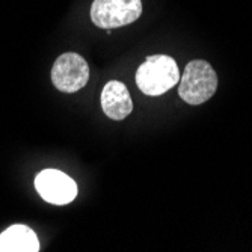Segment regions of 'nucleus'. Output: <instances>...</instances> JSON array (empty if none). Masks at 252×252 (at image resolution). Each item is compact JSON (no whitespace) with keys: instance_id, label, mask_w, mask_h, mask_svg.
Masks as SVG:
<instances>
[{"instance_id":"0eeeda50","label":"nucleus","mask_w":252,"mask_h":252,"mask_svg":"<svg viewBox=\"0 0 252 252\" xmlns=\"http://www.w3.org/2000/svg\"><path fill=\"white\" fill-rule=\"evenodd\" d=\"M36 234L26 225H12L0 234V252H38Z\"/></svg>"},{"instance_id":"f257e3e1","label":"nucleus","mask_w":252,"mask_h":252,"mask_svg":"<svg viewBox=\"0 0 252 252\" xmlns=\"http://www.w3.org/2000/svg\"><path fill=\"white\" fill-rule=\"evenodd\" d=\"M180 82L177 62L168 55H153L136 71V85L145 95H163Z\"/></svg>"},{"instance_id":"7ed1b4c3","label":"nucleus","mask_w":252,"mask_h":252,"mask_svg":"<svg viewBox=\"0 0 252 252\" xmlns=\"http://www.w3.org/2000/svg\"><path fill=\"white\" fill-rule=\"evenodd\" d=\"M141 14V0H94L91 6V20L101 29L130 25L139 18Z\"/></svg>"},{"instance_id":"20e7f679","label":"nucleus","mask_w":252,"mask_h":252,"mask_svg":"<svg viewBox=\"0 0 252 252\" xmlns=\"http://www.w3.org/2000/svg\"><path fill=\"white\" fill-rule=\"evenodd\" d=\"M89 80L88 62L77 53L61 55L52 68V82L61 93L73 94L85 88Z\"/></svg>"},{"instance_id":"39448f33","label":"nucleus","mask_w":252,"mask_h":252,"mask_svg":"<svg viewBox=\"0 0 252 252\" xmlns=\"http://www.w3.org/2000/svg\"><path fill=\"white\" fill-rule=\"evenodd\" d=\"M35 188L41 198L55 205L70 204L77 196L76 181L58 169H44L35 178Z\"/></svg>"},{"instance_id":"f03ea898","label":"nucleus","mask_w":252,"mask_h":252,"mask_svg":"<svg viewBox=\"0 0 252 252\" xmlns=\"http://www.w3.org/2000/svg\"><path fill=\"white\" fill-rule=\"evenodd\" d=\"M218 89V74L215 68L202 59L190 61L180 79L178 95L188 104L198 106L210 100Z\"/></svg>"},{"instance_id":"423d86ee","label":"nucleus","mask_w":252,"mask_h":252,"mask_svg":"<svg viewBox=\"0 0 252 252\" xmlns=\"http://www.w3.org/2000/svg\"><path fill=\"white\" fill-rule=\"evenodd\" d=\"M101 107L106 117L113 121H123L133 112V101L127 86L123 82L110 80L101 93Z\"/></svg>"}]
</instances>
